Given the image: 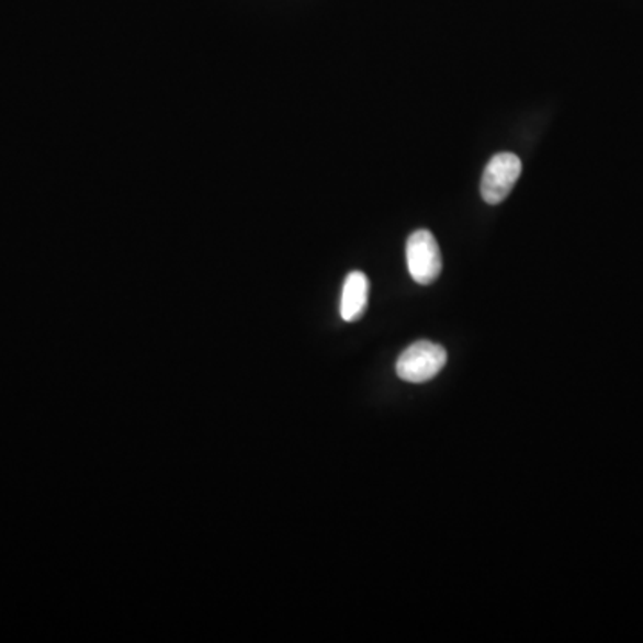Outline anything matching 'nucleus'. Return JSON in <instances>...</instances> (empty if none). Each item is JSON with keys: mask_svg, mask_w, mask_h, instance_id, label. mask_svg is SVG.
I'll use <instances>...</instances> for the list:
<instances>
[{"mask_svg": "<svg viewBox=\"0 0 643 643\" xmlns=\"http://www.w3.org/2000/svg\"><path fill=\"white\" fill-rule=\"evenodd\" d=\"M447 363V352L442 346L432 341H417L398 356L397 375L406 383H426L442 372Z\"/></svg>", "mask_w": 643, "mask_h": 643, "instance_id": "f257e3e1", "label": "nucleus"}, {"mask_svg": "<svg viewBox=\"0 0 643 643\" xmlns=\"http://www.w3.org/2000/svg\"><path fill=\"white\" fill-rule=\"evenodd\" d=\"M408 270L415 283L432 284L442 272V255L431 230H415L406 244Z\"/></svg>", "mask_w": 643, "mask_h": 643, "instance_id": "f03ea898", "label": "nucleus"}, {"mask_svg": "<svg viewBox=\"0 0 643 643\" xmlns=\"http://www.w3.org/2000/svg\"><path fill=\"white\" fill-rule=\"evenodd\" d=\"M522 173V161L517 154H495L486 165L481 179V198L486 204H500L508 198Z\"/></svg>", "mask_w": 643, "mask_h": 643, "instance_id": "7ed1b4c3", "label": "nucleus"}, {"mask_svg": "<svg viewBox=\"0 0 643 643\" xmlns=\"http://www.w3.org/2000/svg\"><path fill=\"white\" fill-rule=\"evenodd\" d=\"M369 279L363 272L347 275L341 289L340 315L346 322L360 320L369 304Z\"/></svg>", "mask_w": 643, "mask_h": 643, "instance_id": "20e7f679", "label": "nucleus"}]
</instances>
